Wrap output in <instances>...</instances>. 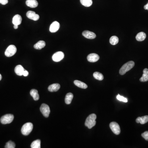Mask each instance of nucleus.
<instances>
[{
    "label": "nucleus",
    "mask_w": 148,
    "mask_h": 148,
    "mask_svg": "<svg viewBox=\"0 0 148 148\" xmlns=\"http://www.w3.org/2000/svg\"><path fill=\"white\" fill-rule=\"evenodd\" d=\"M96 115L94 114H90L86 120L85 125L89 129H91L96 125Z\"/></svg>",
    "instance_id": "nucleus-1"
},
{
    "label": "nucleus",
    "mask_w": 148,
    "mask_h": 148,
    "mask_svg": "<svg viewBox=\"0 0 148 148\" xmlns=\"http://www.w3.org/2000/svg\"><path fill=\"white\" fill-rule=\"evenodd\" d=\"M135 66V63L133 61H130L126 63L122 66L119 70L120 75H123L126 72L131 70Z\"/></svg>",
    "instance_id": "nucleus-2"
},
{
    "label": "nucleus",
    "mask_w": 148,
    "mask_h": 148,
    "mask_svg": "<svg viewBox=\"0 0 148 148\" xmlns=\"http://www.w3.org/2000/svg\"><path fill=\"white\" fill-rule=\"evenodd\" d=\"M33 129V125L31 123H26L21 128V132L24 135H28L31 133Z\"/></svg>",
    "instance_id": "nucleus-3"
},
{
    "label": "nucleus",
    "mask_w": 148,
    "mask_h": 148,
    "mask_svg": "<svg viewBox=\"0 0 148 148\" xmlns=\"http://www.w3.org/2000/svg\"><path fill=\"white\" fill-rule=\"evenodd\" d=\"M14 118V116L13 114H7L2 116L0 119V121L2 124H9L12 122Z\"/></svg>",
    "instance_id": "nucleus-4"
},
{
    "label": "nucleus",
    "mask_w": 148,
    "mask_h": 148,
    "mask_svg": "<svg viewBox=\"0 0 148 148\" xmlns=\"http://www.w3.org/2000/svg\"><path fill=\"white\" fill-rule=\"evenodd\" d=\"M16 47L14 45H10L8 46L6 50L5 51V54L7 57H10L13 56L16 52Z\"/></svg>",
    "instance_id": "nucleus-5"
},
{
    "label": "nucleus",
    "mask_w": 148,
    "mask_h": 148,
    "mask_svg": "<svg viewBox=\"0 0 148 148\" xmlns=\"http://www.w3.org/2000/svg\"><path fill=\"white\" fill-rule=\"evenodd\" d=\"M109 126L112 131L115 135H118L121 133L120 126L117 123L112 122L110 123Z\"/></svg>",
    "instance_id": "nucleus-6"
},
{
    "label": "nucleus",
    "mask_w": 148,
    "mask_h": 148,
    "mask_svg": "<svg viewBox=\"0 0 148 148\" xmlns=\"http://www.w3.org/2000/svg\"><path fill=\"white\" fill-rule=\"evenodd\" d=\"M40 110L41 112L45 117H48L49 116L50 110L49 106L48 105L46 104H43L40 108Z\"/></svg>",
    "instance_id": "nucleus-7"
},
{
    "label": "nucleus",
    "mask_w": 148,
    "mask_h": 148,
    "mask_svg": "<svg viewBox=\"0 0 148 148\" xmlns=\"http://www.w3.org/2000/svg\"><path fill=\"white\" fill-rule=\"evenodd\" d=\"M64 54L62 51H58L54 54L52 58L55 62H59L64 58Z\"/></svg>",
    "instance_id": "nucleus-8"
},
{
    "label": "nucleus",
    "mask_w": 148,
    "mask_h": 148,
    "mask_svg": "<svg viewBox=\"0 0 148 148\" xmlns=\"http://www.w3.org/2000/svg\"><path fill=\"white\" fill-rule=\"evenodd\" d=\"M26 16L29 19L34 21L38 20L40 18L39 15L32 11H28V12H27L26 13Z\"/></svg>",
    "instance_id": "nucleus-9"
},
{
    "label": "nucleus",
    "mask_w": 148,
    "mask_h": 148,
    "mask_svg": "<svg viewBox=\"0 0 148 148\" xmlns=\"http://www.w3.org/2000/svg\"><path fill=\"white\" fill-rule=\"evenodd\" d=\"M87 60L89 62L94 63L99 60L100 57L98 55L95 53L90 54L87 56Z\"/></svg>",
    "instance_id": "nucleus-10"
},
{
    "label": "nucleus",
    "mask_w": 148,
    "mask_h": 148,
    "mask_svg": "<svg viewBox=\"0 0 148 148\" xmlns=\"http://www.w3.org/2000/svg\"><path fill=\"white\" fill-rule=\"evenodd\" d=\"M60 28V24L57 21H54L51 25L49 28V31L51 33H55L58 31Z\"/></svg>",
    "instance_id": "nucleus-11"
},
{
    "label": "nucleus",
    "mask_w": 148,
    "mask_h": 148,
    "mask_svg": "<svg viewBox=\"0 0 148 148\" xmlns=\"http://www.w3.org/2000/svg\"><path fill=\"white\" fill-rule=\"evenodd\" d=\"M82 35L87 39H93L96 38V34L93 32L89 31H84L82 33Z\"/></svg>",
    "instance_id": "nucleus-12"
},
{
    "label": "nucleus",
    "mask_w": 148,
    "mask_h": 148,
    "mask_svg": "<svg viewBox=\"0 0 148 148\" xmlns=\"http://www.w3.org/2000/svg\"><path fill=\"white\" fill-rule=\"evenodd\" d=\"M22 21V17L20 15H16L14 16L13 19V23L14 25H19Z\"/></svg>",
    "instance_id": "nucleus-13"
},
{
    "label": "nucleus",
    "mask_w": 148,
    "mask_h": 148,
    "mask_svg": "<svg viewBox=\"0 0 148 148\" xmlns=\"http://www.w3.org/2000/svg\"><path fill=\"white\" fill-rule=\"evenodd\" d=\"M26 3L27 6L31 8H36L38 5V1L36 0H27Z\"/></svg>",
    "instance_id": "nucleus-14"
},
{
    "label": "nucleus",
    "mask_w": 148,
    "mask_h": 148,
    "mask_svg": "<svg viewBox=\"0 0 148 148\" xmlns=\"http://www.w3.org/2000/svg\"><path fill=\"white\" fill-rule=\"evenodd\" d=\"M24 69L21 65H18L15 68V71L16 75L19 76L23 75Z\"/></svg>",
    "instance_id": "nucleus-15"
},
{
    "label": "nucleus",
    "mask_w": 148,
    "mask_h": 148,
    "mask_svg": "<svg viewBox=\"0 0 148 148\" xmlns=\"http://www.w3.org/2000/svg\"><path fill=\"white\" fill-rule=\"evenodd\" d=\"M60 88V84H54L49 86L48 90L50 92H56L58 91Z\"/></svg>",
    "instance_id": "nucleus-16"
},
{
    "label": "nucleus",
    "mask_w": 148,
    "mask_h": 148,
    "mask_svg": "<svg viewBox=\"0 0 148 148\" xmlns=\"http://www.w3.org/2000/svg\"><path fill=\"white\" fill-rule=\"evenodd\" d=\"M137 123H140L141 124H144L148 122V116H144L142 117H138L136 120Z\"/></svg>",
    "instance_id": "nucleus-17"
},
{
    "label": "nucleus",
    "mask_w": 148,
    "mask_h": 148,
    "mask_svg": "<svg viewBox=\"0 0 148 148\" xmlns=\"http://www.w3.org/2000/svg\"><path fill=\"white\" fill-rule=\"evenodd\" d=\"M46 45V43L45 41L43 40L39 41L37 43L34 45V48L36 49L40 50L43 48Z\"/></svg>",
    "instance_id": "nucleus-18"
},
{
    "label": "nucleus",
    "mask_w": 148,
    "mask_h": 148,
    "mask_svg": "<svg viewBox=\"0 0 148 148\" xmlns=\"http://www.w3.org/2000/svg\"><path fill=\"white\" fill-rule=\"evenodd\" d=\"M141 82H146L148 81V69L145 68L143 70V74L139 79Z\"/></svg>",
    "instance_id": "nucleus-19"
},
{
    "label": "nucleus",
    "mask_w": 148,
    "mask_h": 148,
    "mask_svg": "<svg viewBox=\"0 0 148 148\" xmlns=\"http://www.w3.org/2000/svg\"><path fill=\"white\" fill-rule=\"evenodd\" d=\"M30 94L35 100H39V95L38 91L36 89H32L30 91Z\"/></svg>",
    "instance_id": "nucleus-20"
},
{
    "label": "nucleus",
    "mask_w": 148,
    "mask_h": 148,
    "mask_svg": "<svg viewBox=\"0 0 148 148\" xmlns=\"http://www.w3.org/2000/svg\"><path fill=\"white\" fill-rule=\"evenodd\" d=\"M146 38V34L144 32H141L138 33L136 36V39L138 41H142L144 40Z\"/></svg>",
    "instance_id": "nucleus-21"
},
{
    "label": "nucleus",
    "mask_w": 148,
    "mask_h": 148,
    "mask_svg": "<svg viewBox=\"0 0 148 148\" xmlns=\"http://www.w3.org/2000/svg\"><path fill=\"white\" fill-rule=\"evenodd\" d=\"M74 83L76 86L80 88L86 89L88 87L87 85L85 83H84L82 81H80L75 80L74 81Z\"/></svg>",
    "instance_id": "nucleus-22"
},
{
    "label": "nucleus",
    "mask_w": 148,
    "mask_h": 148,
    "mask_svg": "<svg viewBox=\"0 0 148 148\" xmlns=\"http://www.w3.org/2000/svg\"><path fill=\"white\" fill-rule=\"evenodd\" d=\"M73 98V95L72 93H68L66 95L65 97V103L68 105L70 104L72 102V100Z\"/></svg>",
    "instance_id": "nucleus-23"
},
{
    "label": "nucleus",
    "mask_w": 148,
    "mask_h": 148,
    "mask_svg": "<svg viewBox=\"0 0 148 148\" xmlns=\"http://www.w3.org/2000/svg\"><path fill=\"white\" fill-rule=\"evenodd\" d=\"M81 3L84 6L89 7L91 6L93 3L92 0H80Z\"/></svg>",
    "instance_id": "nucleus-24"
},
{
    "label": "nucleus",
    "mask_w": 148,
    "mask_h": 148,
    "mask_svg": "<svg viewBox=\"0 0 148 148\" xmlns=\"http://www.w3.org/2000/svg\"><path fill=\"white\" fill-rule=\"evenodd\" d=\"M41 141L40 139H37L34 141L31 144V148H40Z\"/></svg>",
    "instance_id": "nucleus-25"
},
{
    "label": "nucleus",
    "mask_w": 148,
    "mask_h": 148,
    "mask_svg": "<svg viewBox=\"0 0 148 148\" xmlns=\"http://www.w3.org/2000/svg\"><path fill=\"white\" fill-rule=\"evenodd\" d=\"M119 38L116 36H111L109 40V42L111 44L113 45H116L119 43Z\"/></svg>",
    "instance_id": "nucleus-26"
},
{
    "label": "nucleus",
    "mask_w": 148,
    "mask_h": 148,
    "mask_svg": "<svg viewBox=\"0 0 148 148\" xmlns=\"http://www.w3.org/2000/svg\"><path fill=\"white\" fill-rule=\"evenodd\" d=\"M93 76L96 79L98 80H103L104 79V76L103 74L99 72H95L93 74Z\"/></svg>",
    "instance_id": "nucleus-27"
},
{
    "label": "nucleus",
    "mask_w": 148,
    "mask_h": 148,
    "mask_svg": "<svg viewBox=\"0 0 148 148\" xmlns=\"http://www.w3.org/2000/svg\"><path fill=\"white\" fill-rule=\"evenodd\" d=\"M15 143L11 141H8L5 146V148H15Z\"/></svg>",
    "instance_id": "nucleus-28"
},
{
    "label": "nucleus",
    "mask_w": 148,
    "mask_h": 148,
    "mask_svg": "<svg viewBox=\"0 0 148 148\" xmlns=\"http://www.w3.org/2000/svg\"><path fill=\"white\" fill-rule=\"evenodd\" d=\"M116 98L119 100L120 101H122V102H124V103H127L128 102V100L126 98H124V97L120 96L119 94L117 95Z\"/></svg>",
    "instance_id": "nucleus-29"
},
{
    "label": "nucleus",
    "mask_w": 148,
    "mask_h": 148,
    "mask_svg": "<svg viewBox=\"0 0 148 148\" xmlns=\"http://www.w3.org/2000/svg\"><path fill=\"white\" fill-rule=\"evenodd\" d=\"M141 136L146 141H148V131H146L141 134Z\"/></svg>",
    "instance_id": "nucleus-30"
},
{
    "label": "nucleus",
    "mask_w": 148,
    "mask_h": 148,
    "mask_svg": "<svg viewBox=\"0 0 148 148\" xmlns=\"http://www.w3.org/2000/svg\"><path fill=\"white\" fill-rule=\"evenodd\" d=\"M8 0H0V3L3 5H5L8 3Z\"/></svg>",
    "instance_id": "nucleus-31"
},
{
    "label": "nucleus",
    "mask_w": 148,
    "mask_h": 148,
    "mask_svg": "<svg viewBox=\"0 0 148 148\" xmlns=\"http://www.w3.org/2000/svg\"><path fill=\"white\" fill-rule=\"evenodd\" d=\"M28 72L26 70H24L23 71V75L24 76H27L28 75Z\"/></svg>",
    "instance_id": "nucleus-32"
},
{
    "label": "nucleus",
    "mask_w": 148,
    "mask_h": 148,
    "mask_svg": "<svg viewBox=\"0 0 148 148\" xmlns=\"http://www.w3.org/2000/svg\"><path fill=\"white\" fill-rule=\"evenodd\" d=\"M144 9L145 10H148V3L146 5H144Z\"/></svg>",
    "instance_id": "nucleus-33"
},
{
    "label": "nucleus",
    "mask_w": 148,
    "mask_h": 148,
    "mask_svg": "<svg viewBox=\"0 0 148 148\" xmlns=\"http://www.w3.org/2000/svg\"><path fill=\"white\" fill-rule=\"evenodd\" d=\"M14 28H15V29H17L18 28V25H14Z\"/></svg>",
    "instance_id": "nucleus-34"
},
{
    "label": "nucleus",
    "mask_w": 148,
    "mask_h": 148,
    "mask_svg": "<svg viewBox=\"0 0 148 148\" xmlns=\"http://www.w3.org/2000/svg\"><path fill=\"white\" fill-rule=\"evenodd\" d=\"M2 75H1V74H0V81L1 80V79H2Z\"/></svg>",
    "instance_id": "nucleus-35"
}]
</instances>
